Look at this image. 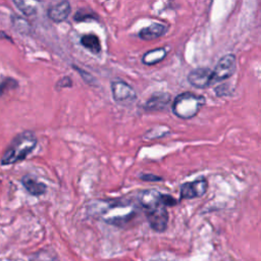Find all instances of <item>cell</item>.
Returning <instances> with one entry per match:
<instances>
[{
    "instance_id": "1",
    "label": "cell",
    "mask_w": 261,
    "mask_h": 261,
    "mask_svg": "<svg viewBox=\"0 0 261 261\" xmlns=\"http://www.w3.org/2000/svg\"><path fill=\"white\" fill-rule=\"evenodd\" d=\"M37 138L34 133L25 130L16 136L1 158V164H13L23 160L36 147Z\"/></svg>"
},
{
    "instance_id": "2",
    "label": "cell",
    "mask_w": 261,
    "mask_h": 261,
    "mask_svg": "<svg viewBox=\"0 0 261 261\" xmlns=\"http://www.w3.org/2000/svg\"><path fill=\"white\" fill-rule=\"evenodd\" d=\"M205 103V97L192 92H184L174 98L172 112L179 118L190 119L198 114Z\"/></svg>"
},
{
    "instance_id": "3",
    "label": "cell",
    "mask_w": 261,
    "mask_h": 261,
    "mask_svg": "<svg viewBox=\"0 0 261 261\" xmlns=\"http://www.w3.org/2000/svg\"><path fill=\"white\" fill-rule=\"evenodd\" d=\"M237 69V60L233 54L224 55L215 65L211 72V85L223 82L230 77Z\"/></svg>"
},
{
    "instance_id": "4",
    "label": "cell",
    "mask_w": 261,
    "mask_h": 261,
    "mask_svg": "<svg viewBox=\"0 0 261 261\" xmlns=\"http://www.w3.org/2000/svg\"><path fill=\"white\" fill-rule=\"evenodd\" d=\"M111 93L113 100L121 105H129L137 99L134 88L123 81L111 82Z\"/></svg>"
},
{
    "instance_id": "5",
    "label": "cell",
    "mask_w": 261,
    "mask_h": 261,
    "mask_svg": "<svg viewBox=\"0 0 261 261\" xmlns=\"http://www.w3.org/2000/svg\"><path fill=\"white\" fill-rule=\"evenodd\" d=\"M145 213L152 229L157 232H163L166 229L168 223V212L163 204Z\"/></svg>"
},
{
    "instance_id": "6",
    "label": "cell",
    "mask_w": 261,
    "mask_h": 261,
    "mask_svg": "<svg viewBox=\"0 0 261 261\" xmlns=\"http://www.w3.org/2000/svg\"><path fill=\"white\" fill-rule=\"evenodd\" d=\"M208 189L206 178H199L193 181H187L180 187V199H194L202 197Z\"/></svg>"
},
{
    "instance_id": "7",
    "label": "cell",
    "mask_w": 261,
    "mask_h": 261,
    "mask_svg": "<svg viewBox=\"0 0 261 261\" xmlns=\"http://www.w3.org/2000/svg\"><path fill=\"white\" fill-rule=\"evenodd\" d=\"M211 72L208 67H198L188 74V82L195 88L204 89L211 86Z\"/></svg>"
},
{
    "instance_id": "8",
    "label": "cell",
    "mask_w": 261,
    "mask_h": 261,
    "mask_svg": "<svg viewBox=\"0 0 261 261\" xmlns=\"http://www.w3.org/2000/svg\"><path fill=\"white\" fill-rule=\"evenodd\" d=\"M161 195L156 190H145L139 195V203L145 212L150 211L162 204Z\"/></svg>"
},
{
    "instance_id": "9",
    "label": "cell",
    "mask_w": 261,
    "mask_h": 261,
    "mask_svg": "<svg viewBox=\"0 0 261 261\" xmlns=\"http://www.w3.org/2000/svg\"><path fill=\"white\" fill-rule=\"evenodd\" d=\"M71 12V7L68 1H61L48 8L47 15L54 22L64 21Z\"/></svg>"
},
{
    "instance_id": "10",
    "label": "cell",
    "mask_w": 261,
    "mask_h": 261,
    "mask_svg": "<svg viewBox=\"0 0 261 261\" xmlns=\"http://www.w3.org/2000/svg\"><path fill=\"white\" fill-rule=\"evenodd\" d=\"M170 95L165 92H158L153 94L149 100L145 103V110L147 111H159L166 108L170 102Z\"/></svg>"
},
{
    "instance_id": "11",
    "label": "cell",
    "mask_w": 261,
    "mask_h": 261,
    "mask_svg": "<svg viewBox=\"0 0 261 261\" xmlns=\"http://www.w3.org/2000/svg\"><path fill=\"white\" fill-rule=\"evenodd\" d=\"M167 31V27L161 23H152L149 27L142 29L139 33V37L144 41L155 40L165 34Z\"/></svg>"
},
{
    "instance_id": "12",
    "label": "cell",
    "mask_w": 261,
    "mask_h": 261,
    "mask_svg": "<svg viewBox=\"0 0 261 261\" xmlns=\"http://www.w3.org/2000/svg\"><path fill=\"white\" fill-rule=\"evenodd\" d=\"M21 182L27 191L33 196H41L46 192V185L38 181L32 175H24L21 179Z\"/></svg>"
},
{
    "instance_id": "13",
    "label": "cell",
    "mask_w": 261,
    "mask_h": 261,
    "mask_svg": "<svg viewBox=\"0 0 261 261\" xmlns=\"http://www.w3.org/2000/svg\"><path fill=\"white\" fill-rule=\"evenodd\" d=\"M166 56V50L164 48H156L150 51H147L143 57L142 62L146 65H154L162 61Z\"/></svg>"
},
{
    "instance_id": "14",
    "label": "cell",
    "mask_w": 261,
    "mask_h": 261,
    "mask_svg": "<svg viewBox=\"0 0 261 261\" xmlns=\"http://www.w3.org/2000/svg\"><path fill=\"white\" fill-rule=\"evenodd\" d=\"M81 44L93 54H98L101 51V43L95 34H86L81 38Z\"/></svg>"
},
{
    "instance_id": "15",
    "label": "cell",
    "mask_w": 261,
    "mask_h": 261,
    "mask_svg": "<svg viewBox=\"0 0 261 261\" xmlns=\"http://www.w3.org/2000/svg\"><path fill=\"white\" fill-rule=\"evenodd\" d=\"M169 128H167L166 126H157L153 129H150L147 134H146V137L150 140L152 139H158V138H161V137H164L166 136L167 134H169Z\"/></svg>"
},
{
    "instance_id": "16",
    "label": "cell",
    "mask_w": 261,
    "mask_h": 261,
    "mask_svg": "<svg viewBox=\"0 0 261 261\" xmlns=\"http://www.w3.org/2000/svg\"><path fill=\"white\" fill-rule=\"evenodd\" d=\"M14 4L19 8V10H21L25 15L31 16L34 15L37 11V8L29 2H23V1H14Z\"/></svg>"
},
{
    "instance_id": "17",
    "label": "cell",
    "mask_w": 261,
    "mask_h": 261,
    "mask_svg": "<svg viewBox=\"0 0 261 261\" xmlns=\"http://www.w3.org/2000/svg\"><path fill=\"white\" fill-rule=\"evenodd\" d=\"M232 89H230V85L228 84H221L215 88V94L218 97H224L230 95Z\"/></svg>"
},
{
    "instance_id": "18",
    "label": "cell",
    "mask_w": 261,
    "mask_h": 261,
    "mask_svg": "<svg viewBox=\"0 0 261 261\" xmlns=\"http://www.w3.org/2000/svg\"><path fill=\"white\" fill-rule=\"evenodd\" d=\"M72 68H74V69L80 73V75L83 77V80H84L87 84L92 85V84L95 83V77H94L92 74H90L89 72H87V71H85L84 69L77 67L76 65H72Z\"/></svg>"
},
{
    "instance_id": "19",
    "label": "cell",
    "mask_w": 261,
    "mask_h": 261,
    "mask_svg": "<svg viewBox=\"0 0 261 261\" xmlns=\"http://www.w3.org/2000/svg\"><path fill=\"white\" fill-rule=\"evenodd\" d=\"M161 202L165 207L174 206L177 204V200L175 198H173L170 195H164V194L161 195Z\"/></svg>"
},
{
    "instance_id": "20",
    "label": "cell",
    "mask_w": 261,
    "mask_h": 261,
    "mask_svg": "<svg viewBox=\"0 0 261 261\" xmlns=\"http://www.w3.org/2000/svg\"><path fill=\"white\" fill-rule=\"evenodd\" d=\"M72 86V82L70 80L69 76H63L62 79H60L57 84H56V88L59 90V89H62V88H70Z\"/></svg>"
},
{
    "instance_id": "21",
    "label": "cell",
    "mask_w": 261,
    "mask_h": 261,
    "mask_svg": "<svg viewBox=\"0 0 261 261\" xmlns=\"http://www.w3.org/2000/svg\"><path fill=\"white\" fill-rule=\"evenodd\" d=\"M88 18H96V16H93L90 12L89 13H85L84 10H79L76 12V14L74 15V19L76 21H82V20H86Z\"/></svg>"
},
{
    "instance_id": "22",
    "label": "cell",
    "mask_w": 261,
    "mask_h": 261,
    "mask_svg": "<svg viewBox=\"0 0 261 261\" xmlns=\"http://www.w3.org/2000/svg\"><path fill=\"white\" fill-rule=\"evenodd\" d=\"M140 177H141V179L146 180V181H161V180H163L161 176H157L152 173H143L140 175Z\"/></svg>"
}]
</instances>
